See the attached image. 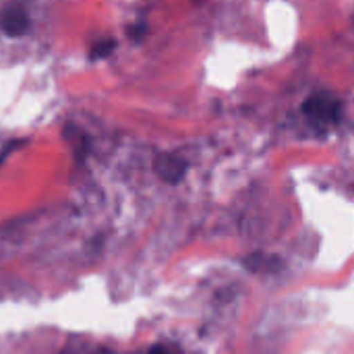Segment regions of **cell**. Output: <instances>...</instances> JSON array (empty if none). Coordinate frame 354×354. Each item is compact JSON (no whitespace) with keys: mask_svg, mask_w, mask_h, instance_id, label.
Segmentation results:
<instances>
[{"mask_svg":"<svg viewBox=\"0 0 354 354\" xmlns=\"http://www.w3.org/2000/svg\"><path fill=\"white\" fill-rule=\"evenodd\" d=\"M342 102L330 93H315L303 104V114L317 127H330L340 120Z\"/></svg>","mask_w":354,"mask_h":354,"instance_id":"1","label":"cell"},{"mask_svg":"<svg viewBox=\"0 0 354 354\" xmlns=\"http://www.w3.org/2000/svg\"><path fill=\"white\" fill-rule=\"evenodd\" d=\"M29 25H31V21L23 6H8L0 12V29L8 37L25 35Z\"/></svg>","mask_w":354,"mask_h":354,"instance_id":"2","label":"cell"},{"mask_svg":"<svg viewBox=\"0 0 354 354\" xmlns=\"http://www.w3.org/2000/svg\"><path fill=\"white\" fill-rule=\"evenodd\" d=\"M156 172L162 180H166L168 185H176L185 174H187V160H183L180 156L174 153H162L160 158H156Z\"/></svg>","mask_w":354,"mask_h":354,"instance_id":"3","label":"cell"},{"mask_svg":"<svg viewBox=\"0 0 354 354\" xmlns=\"http://www.w3.org/2000/svg\"><path fill=\"white\" fill-rule=\"evenodd\" d=\"M245 268L251 270V272H255V274H274V272H280L284 268V263L276 255L253 253V255L245 257Z\"/></svg>","mask_w":354,"mask_h":354,"instance_id":"4","label":"cell"},{"mask_svg":"<svg viewBox=\"0 0 354 354\" xmlns=\"http://www.w3.org/2000/svg\"><path fill=\"white\" fill-rule=\"evenodd\" d=\"M116 50V41L112 39V37H104V39H100V41H95L93 46H91V52H89V56L91 58H108L112 52Z\"/></svg>","mask_w":354,"mask_h":354,"instance_id":"5","label":"cell"},{"mask_svg":"<svg viewBox=\"0 0 354 354\" xmlns=\"http://www.w3.org/2000/svg\"><path fill=\"white\" fill-rule=\"evenodd\" d=\"M145 29H147V25H145V23H139V25L135 27V33H133V35H135V37H141Z\"/></svg>","mask_w":354,"mask_h":354,"instance_id":"6","label":"cell"},{"mask_svg":"<svg viewBox=\"0 0 354 354\" xmlns=\"http://www.w3.org/2000/svg\"><path fill=\"white\" fill-rule=\"evenodd\" d=\"M149 354H170L166 348H162V346H153L151 351H149Z\"/></svg>","mask_w":354,"mask_h":354,"instance_id":"7","label":"cell"},{"mask_svg":"<svg viewBox=\"0 0 354 354\" xmlns=\"http://www.w3.org/2000/svg\"><path fill=\"white\" fill-rule=\"evenodd\" d=\"M58 354H75V353H73V351H68V348H64V351H60Z\"/></svg>","mask_w":354,"mask_h":354,"instance_id":"8","label":"cell"}]
</instances>
